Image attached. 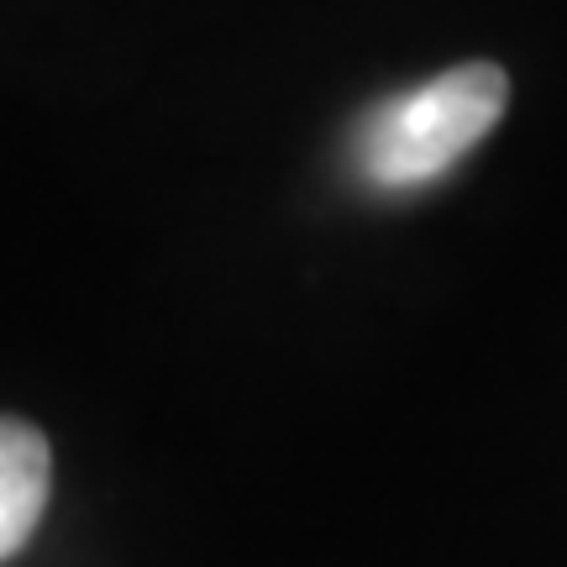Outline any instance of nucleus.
Here are the masks:
<instances>
[{"instance_id":"f257e3e1","label":"nucleus","mask_w":567,"mask_h":567,"mask_svg":"<svg viewBox=\"0 0 567 567\" xmlns=\"http://www.w3.org/2000/svg\"><path fill=\"white\" fill-rule=\"evenodd\" d=\"M509 105V74L499 63H457L436 80L368 111L358 126V174L379 189H415L442 179L457 158L499 126Z\"/></svg>"},{"instance_id":"f03ea898","label":"nucleus","mask_w":567,"mask_h":567,"mask_svg":"<svg viewBox=\"0 0 567 567\" xmlns=\"http://www.w3.org/2000/svg\"><path fill=\"white\" fill-rule=\"evenodd\" d=\"M53 494V446L32 421L0 415V563H11L32 530L42 526V509Z\"/></svg>"}]
</instances>
